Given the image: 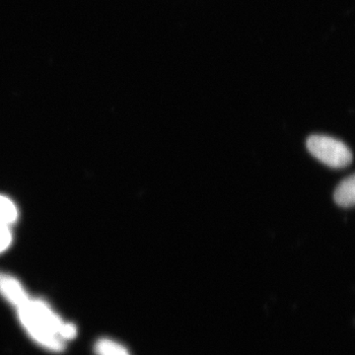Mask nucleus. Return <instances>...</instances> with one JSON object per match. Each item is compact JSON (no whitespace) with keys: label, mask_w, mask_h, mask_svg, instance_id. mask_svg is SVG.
Masks as SVG:
<instances>
[{"label":"nucleus","mask_w":355,"mask_h":355,"mask_svg":"<svg viewBox=\"0 0 355 355\" xmlns=\"http://www.w3.org/2000/svg\"><path fill=\"white\" fill-rule=\"evenodd\" d=\"M95 350L98 355H130L125 347L108 338H102L96 343Z\"/></svg>","instance_id":"6"},{"label":"nucleus","mask_w":355,"mask_h":355,"mask_svg":"<svg viewBox=\"0 0 355 355\" xmlns=\"http://www.w3.org/2000/svg\"><path fill=\"white\" fill-rule=\"evenodd\" d=\"M17 218V209L8 198L0 197V223L4 225L13 223Z\"/></svg>","instance_id":"7"},{"label":"nucleus","mask_w":355,"mask_h":355,"mask_svg":"<svg viewBox=\"0 0 355 355\" xmlns=\"http://www.w3.org/2000/svg\"><path fill=\"white\" fill-rule=\"evenodd\" d=\"M355 180L354 175L347 177L338 184L334 193V198L336 205L343 207H354L355 202Z\"/></svg>","instance_id":"5"},{"label":"nucleus","mask_w":355,"mask_h":355,"mask_svg":"<svg viewBox=\"0 0 355 355\" xmlns=\"http://www.w3.org/2000/svg\"><path fill=\"white\" fill-rule=\"evenodd\" d=\"M0 292L6 296L9 302L12 303L17 308L24 307L31 300L15 279L1 272H0Z\"/></svg>","instance_id":"4"},{"label":"nucleus","mask_w":355,"mask_h":355,"mask_svg":"<svg viewBox=\"0 0 355 355\" xmlns=\"http://www.w3.org/2000/svg\"><path fill=\"white\" fill-rule=\"evenodd\" d=\"M11 234L7 225L0 223V252L4 251L10 245Z\"/></svg>","instance_id":"8"},{"label":"nucleus","mask_w":355,"mask_h":355,"mask_svg":"<svg viewBox=\"0 0 355 355\" xmlns=\"http://www.w3.org/2000/svg\"><path fill=\"white\" fill-rule=\"evenodd\" d=\"M18 315L26 331L40 345L53 352H62L64 349V340L49 329L27 306L18 308Z\"/></svg>","instance_id":"2"},{"label":"nucleus","mask_w":355,"mask_h":355,"mask_svg":"<svg viewBox=\"0 0 355 355\" xmlns=\"http://www.w3.org/2000/svg\"><path fill=\"white\" fill-rule=\"evenodd\" d=\"M28 308L41 320L42 322L53 333L57 334L62 340H71L76 336L77 330L76 326L72 324H67L62 322L60 318L57 316L48 307L46 303L40 300H30L27 305Z\"/></svg>","instance_id":"3"},{"label":"nucleus","mask_w":355,"mask_h":355,"mask_svg":"<svg viewBox=\"0 0 355 355\" xmlns=\"http://www.w3.org/2000/svg\"><path fill=\"white\" fill-rule=\"evenodd\" d=\"M309 153L331 168H345L352 161L349 147L340 140L326 135H311L307 140Z\"/></svg>","instance_id":"1"}]
</instances>
